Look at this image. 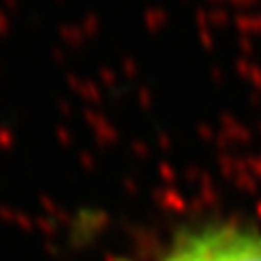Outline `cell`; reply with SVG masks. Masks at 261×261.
<instances>
[{"instance_id": "6da1fadb", "label": "cell", "mask_w": 261, "mask_h": 261, "mask_svg": "<svg viewBox=\"0 0 261 261\" xmlns=\"http://www.w3.org/2000/svg\"><path fill=\"white\" fill-rule=\"evenodd\" d=\"M163 261H261V235L235 226L205 228L178 242Z\"/></svg>"}]
</instances>
